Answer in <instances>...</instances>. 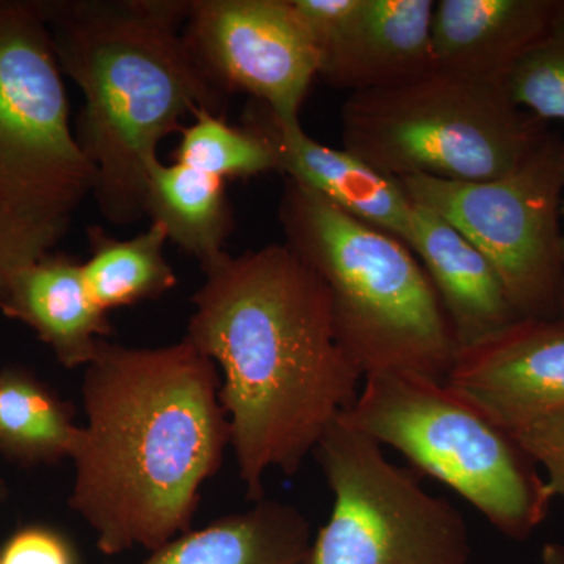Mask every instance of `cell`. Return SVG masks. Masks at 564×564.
Listing matches in <instances>:
<instances>
[{
  "instance_id": "cell-1",
  "label": "cell",
  "mask_w": 564,
  "mask_h": 564,
  "mask_svg": "<svg viewBox=\"0 0 564 564\" xmlns=\"http://www.w3.org/2000/svg\"><path fill=\"white\" fill-rule=\"evenodd\" d=\"M203 272L184 337L220 372L237 473L258 502L267 475L299 473L364 377L325 282L288 245L225 252Z\"/></svg>"
},
{
  "instance_id": "cell-2",
  "label": "cell",
  "mask_w": 564,
  "mask_h": 564,
  "mask_svg": "<svg viewBox=\"0 0 564 564\" xmlns=\"http://www.w3.org/2000/svg\"><path fill=\"white\" fill-rule=\"evenodd\" d=\"M220 384L187 337L154 348L99 343L82 378L69 507L102 554L152 552L191 530L231 447Z\"/></svg>"
},
{
  "instance_id": "cell-3",
  "label": "cell",
  "mask_w": 564,
  "mask_h": 564,
  "mask_svg": "<svg viewBox=\"0 0 564 564\" xmlns=\"http://www.w3.org/2000/svg\"><path fill=\"white\" fill-rule=\"evenodd\" d=\"M62 73L84 95L76 140L95 169V195L117 226L147 215L148 174L159 143L223 93L188 51L182 25L192 0H44Z\"/></svg>"
},
{
  "instance_id": "cell-4",
  "label": "cell",
  "mask_w": 564,
  "mask_h": 564,
  "mask_svg": "<svg viewBox=\"0 0 564 564\" xmlns=\"http://www.w3.org/2000/svg\"><path fill=\"white\" fill-rule=\"evenodd\" d=\"M278 217L284 245L325 282L337 336L362 377L406 370L445 380L458 347L408 245L289 177Z\"/></svg>"
},
{
  "instance_id": "cell-5",
  "label": "cell",
  "mask_w": 564,
  "mask_h": 564,
  "mask_svg": "<svg viewBox=\"0 0 564 564\" xmlns=\"http://www.w3.org/2000/svg\"><path fill=\"white\" fill-rule=\"evenodd\" d=\"M340 419L454 489L505 536L525 540L547 518L554 497L536 464L445 380L406 370L367 375Z\"/></svg>"
},
{
  "instance_id": "cell-6",
  "label": "cell",
  "mask_w": 564,
  "mask_h": 564,
  "mask_svg": "<svg viewBox=\"0 0 564 564\" xmlns=\"http://www.w3.org/2000/svg\"><path fill=\"white\" fill-rule=\"evenodd\" d=\"M340 118L344 150L393 180H497L549 137L545 122L525 113L507 85L433 69L351 93Z\"/></svg>"
},
{
  "instance_id": "cell-7",
  "label": "cell",
  "mask_w": 564,
  "mask_h": 564,
  "mask_svg": "<svg viewBox=\"0 0 564 564\" xmlns=\"http://www.w3.org/2000/svg\"><path fill=\"white\" fill-rule=\"evenodd\" d=\"M333 492L306 564H469L462 513L386 458L383 445L343 419L315 448Z\"/></svg>"
},
{
  "instance_id": "cell-8",
  "label": "cell",
  "mask_w": 564,
  "mask_h": 564,
  "mask_svg": "<svg viewBox=\"0 0 564 564\" xmlns=\"http://www.w3.org/2000/svg\"><path fill=\"white\" fill-rule=\"evenodd\" d=\"M397 181L411 202L451 223L491 262L519 318L558 317L564 140L549 133L518 169L492 181Z\"/></svg>"
},
{
  "instance_id": "cell-9",
  "label": "cell",
  "mask_w": 564,
  "mask_h": 564,
  "mask_svg": "<svg viewBox=\"0 0 564 564\" xmlns=\"http://www.w3.org/2000/svg\"><path fill=\"white\" fill-rule=\"evenodd\" d=\"M62 74L39 3L0 0V199L70 223L95 169L70 129Z\"/></svg>"
},
{
  "instance_id": "cell-10",
  "label": "cell",
  "mask_w": 564,
  "mask_h": 564,
  "mask_svg": "<svg viewBox=\"0 0 564 564\" xmlns=\"http://www.w3.org/2000/svg\"><path fill=\"white\" fill-rule=\"evenodd\" d=\"M182 35L215 87L300 122L318 58L291 0H192Z\"/></svg>"
},
{
  "instance_id": "cell-11",
  "label": "cell",
  "mask_w": 564,
  "mask_h": 564,
  "mask_svg": "<svg viewBox=\"0 0 564 564\" xmlns=\"http://www.w3.org/2000/svg\"><path fill=\"white\" fill-rule=\"evenodd\" d=\"M332 87H393L432 70L433 0H291Z\"/></svg>"
},
{
  "instance_id": "cell-12",
  "label": "cell",
  "mask_w": 564,
  "mask_h": 564,
  "mask_svg": "<svg viewBox=\"0 0 564 564\" xmlns=\"http://www.w3.org/2000/svg\"><path fill=\"white\" fill-rule=\"evenodd\" d=\"M445 381L500 426L564 406L563 318H518L458 348Z\"/></svg>"
},
{
  "instance_id": "cell-13",
  "label": "cell",
  "mask_w": 564,
  "mask_h": 564,
  "mask_svg": "<svg viewBox=\"0 0 564 564\" xmlns=\"http://www.w3.org/2000/svg\"><path fill=\"white\" fill-rule=\"evenodd\" d=\"M245 128L272 144L278 172L317 192L345 214L391 234L410 247L414 204L393 177L377 172L345 150H333L311 139L302 122H285L262 104L252 101Z\"/></svg>"
},
{
  "instance_id": "cell-14",
  "label": "cell",
  "mask_w": 564,
  "mask_h": 564,
  "mask_svg": "<svg viewBox=\"0 0 564 564\" xmlns=\"http://www.w3.org/2000/svg\"><path fill=\"white\" fill-rule=\"evenodd\" d=\"M564 0H440L432 20V69L505 84L554 24Z\"/></svg>"
},
{
  "instance_id": "cell-15",
  "label": "cell",
  "mask_w": 564,
  "mask_h": 564,
  "mask_svg": "<svg viewBox=\"0 0 564 564\" xmlns=\"http://www.w3.org/2000/svg\"><path fill=\"white\" fill-rule=\"evenodd\" d=\"M0 311L33 329L66 369H85L111 333L107 314L85 284L82 263L65 252H47L20 270Z\"/></svg>"
},
{
  "instance_id": "cell-16",
  "label": "cell",
  "mask_w": 564,
  "mask_h": 564,
  "mask_svg": "<svg viewBox=\"0 0 564 564\" xmlns=\"http://www.w3.org/2000/svg\"><path fill=\"white\" fill-rule=\"evenodd\" d=\"M410 250L440 296L456 347L480 343L518 321L491 262L451 223L419 204Z\"/></svg>"
},
{
  "instance_id": "cell-17",
  "label": "cell",
  "mask_w": 564,
  "mask_h": 564,
  "mask_svg": "<svg viewBox=\"0 0 564 564\" xmlns=\"http://www.w3.org/2000/svg\"><path fill=\"white\" fill-rule=\"evenodd\" d=\"M252 503L181 533L143 564H306L313 534L302 511L267 497Z\"/></svg>"
},
{
  "instance_id": "cell-18",
  "label": "cell",
  "mask_w": 564,
  "mask_h": 564,
  "mask_svg": "<svg viewBox=\"0 0 564 564\" xmlns=\"http://www.w3.org/2000/svg\"><path fill=\"white\" fill-rule=\"evenodd\" d=\"M226 181L159 159L148 174L144 209L177 247L210 265L225 254L234 220Z\"/></svg>"
},
{
  "instance_id": "cell-19",
  "label": "cell",
  "mask_w": 564,
  "mask_h": 564,
  "mask_svg": "<svg viewBox=\"0 0 564 564\" xmlns=\"http://www.w3.org/2000/svg\"><path fill=\"white\" fill-rule=\"evenodd\" d=\"M90 259L82 263L85 284L104 313L158 300L176 288L177 276L165 258L169 234L159 223L120 240L101 226L87 231Z\"/></svg>"
},
{
  "instance_id": "cell-20",
  "label": "cell",
  "mask_w": 564,
  "mask_h": 564,
  "mask_svg": "<svg viewBox=\"0 0 564 564\" xmlns=\"http://www.w3.org/2000/svg\"><path fill=\"white\" fill-rule=\"evenodd\" d=\"M79 423L68 403L24 369L0 373V452L22 466L68 458Z\"/></svg>"
},
{
  "instance_id": "cell-21",
  "label": "cell",
  "mask_w": 564,
  "mask_h": 564,
  "mask_svg": "<svg viewBox=\"0 0 564 564\" xmlns=\"http://www.w3.org/2000/svg\"><path fill=\"white\" fill-rule=\"evenodd\" d=\"M174 162L226 181L278 172L272 144L248 128H232L218 115L199 111L181 131Z\"/></svg>"
},
{
  "instance_id": "cell-22",
  "label": "cell",
  "mask_w": 564,
  "mask_h": 564,
  "mask_svg": "<svg viewBox=\"0 0 564 564\" xmlns=\"http://www.w3.org/2000/svg\"><path fill=\"white\" fill-rule=\"evenodd\" d=\"M511 99L541 121L564 122V3L543 39L505 80Z\"/></svg>"
},
{
  "instance_id": "cell-23",
  "label": "cell",
  "mask_w": 564,
  "mask_h": 564,
  "mask_svg": "<svg viewBox=\"0 0 564 564\" xmlns=\"http://www.w3.org/2000/svg\"><path fill=\"white\" fill-rule=\"evenodd\" d=\"M69 223L47 220L0 199V302L20 270L54 250Z\"/></svg>"
},
{
  "instance_id": "cell-24",
  "label": "cell",
  "mask_w": 564,
  "mask_h": 564,
  "mask_svg": "<svg viewBox=\"0 0 564 564\" xmlns=\"http://www.w3.org/2000/svg\"><path fill=\"white\" fill-rule=\"evenodd\" d=\"M502 429L545 473V485L564 503V406L527 415Z\"/></svg>"
},
{
  "instance_id": "cell-25",
  "label": "cell",
  "mask_w": 564,
  "mask_h": 564,
  "mask_svg": "<svg viewBox=\"0 0 564 564\" xmlns=\"http://www.w3.org/2000/svg\"><path fill=\"white\" fill-rule=\"evenodd\" d=\"M0 564H77L73 545L57 530L29 525L0 547Z\"/></svg>"
},
{
  "instance_id": "cell-26",
  "label": "cell",
  "mask_w": 564,
  "mask_h": 564,
  "mask_svg": "<svg viewBox=\"0 0 564 564\" xmlns=\"http://www.w3.org/2000/svg\"><path fill=\"white\" fill-rule=\"evenodd\" d=\"M541 564H564V545L549 543L541 552Z\"/></svg>"
},
{
  "instance_id": "cell-27",
  "label": "cell",
  "mask_w": 564,
  "mask_h": 564,
  "mask_svg": "<svg viewBox=\"0 0 564 564\" xmlns=\"http://www.w3.org/2000/svg\"><path fill=\"white\" fill-rule=\"evenodd\" d=\"M562 215H564V202L562 206ZM563 263H564V234H563ZM560 318H563L564 321V282H563V293H562V304H560Z\"/></svg>"
},
{
  "instance_id": "cell-28",
  "label": "cell",
  "mask_w": 564,
  "mask_h": 564,
  "mask_svg": "<svg viewBox=\"0 0 564 564\" xmlns=\"http://www.w3.org/2000/svg\"><path fill=\"white\" fill-rule=\"evenodd\" d=\"M6 485H3L2 478H0V502L6 499Z\"/></svg>"
}]
</instances>
